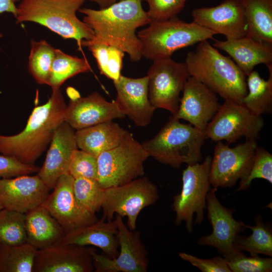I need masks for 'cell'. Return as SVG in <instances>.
Here are the masks:
<instances>
[{
  "mask_svg": "<svg viewBox=\"0 0 272 272\" xmlns=\"http://www.w3.org/2000/svg\"><path fill=\"white\" fill-rule=\"evenodd\" d=\"M61 243L80 246H94L106 256L114 258L118 254L117 226L115 220H100L66 234Z\"/></svg>",
  "mask_w": 272,
  "mask_h": 272,
  "instance_id": "24",
  "label": "cell"
},
{
  "mask_svg": "<svg viewBox=\"0 0 272 272\" xmlns=\"http://www.w3.org/2000/svg\"><path fill=\"white\" fill-rule=\"evenodd\" d=\"M159 198L157 186L143 176L125 184L105 188L102 219L112 221L115 214L126 217L127 226L132 231L135 230L140 212Z\"/></svg>",
  "mask_w": 272,
  "mask_h": 272,
  "instance_id": "8",
  "label": "cell"
},
{
  "mask_svg": "<svg viewBox=\"0 0 272 272\" xmlns=\"http://www.w3.org/2000/svg\"><path fill=\"white\" fill-rule=\"evenodd\" d=\"M191 16L193 22L217 34H222L226 39L247 35L248 24L239 0H224L214 7L194 9Z\"/></svg>",
  "mask_w": 272,
  "mask_h": 272,
  "instance_id": "16",
  "label": "cell"
},
{
  "mask_svg": "<svg viewBox=\"0 0 272 272\" xmlns=\"http://www.w3.org/2000/svg\"><path fill=\"white\" fill-rule=\"evenodd\" d=\"M74 178L69 174L62 175L51 193L41 204L58 222L65 234L98 220L83 209L77 202L73 191Z\"/></svg>",
  "mask_w": 272,
  "mask_h": 272,
  "instance_id": "15",
  "label": "cell"
},
{
  "mask_svg": "<svg viewBox=\"0 0 272 272\" xmlns=\"http://www.w3.org/2000/svg\"><path fill=\"white\" fill-rule=\"evenodd\" d=\"M185 63L193 77L225 100L242 104L247 93L246 76L235 62L208 40L187 53Z\"/></svg>",
  "mask_w": 272,
  "mask_h": 272,
  "instance_id": "3",
  "label": "cell"
},
{
  "mask_svg": "<svg viewBox=\"0 0 272 272\" xmlns=\"http://www.w3.org/2000/svg\"><path fill=\"white\" fill-rule=\"evenodd\" d=\"M55 49L44 40L31 42L28 70L39 84L48 85Z\"/></svg>",
  "mask_w": 272,
  "mask_h": 272,
  "instance_id": "33",
  "label": "cell"
},
{
  "mask_svg": "<svg viewBox=\"0 0 272 272\" xmlns=\"http://www.w3.org/2000/svg\"><path fill=\"white\" fill-rule=\"evenodd\" d=\"M39 169L34 164H24L11 157L0 155V178L29 175L38 172Z\"/></svg>",
  "mask_w": 272,
  "mask_h": 272,
  "instance_id": "40",
  "label": "cell"
},
{
  "mask_svg": "<svg viewBox=\"0 0 272 272\" xmlns=\"http://www.w3.org/2000/svg\"><path fill=\"white\" fill-rule=\"evenodd\" d=\"M66 106L60 89L52 90L48 101L33 109L22 131L10 135L0 134V153L24 164H34L64 122Z\"/></svg>",
  "mask_w": 272,
  "mask_h": 272,
  "instance_id": "2",
  "label": "cell"
},
{
  "mask_svg": "<svg viewBox=\"0 0 272 272\" xmlns=\"http://www.w3.org/2000/svg\"><path fill=\"white\" fill-rule=\"evenodd\" d=\"M246 18L247 36L272 43V0H239Z\"/></svg>",
  "mask_w": 272,
  "mask_h": 272,
  "instance_id": "27",
  "label": "cell"
},
{
  "mask_svg": "<svg viewBox=\"0 0 272 272\" xmlns=\"http://www.w3.org/2000/svg\"><path fill=\"white\" fill-rule=\"evenodd\" d=\"M37 250L28 243L19 245L0 243V272H32Z\"/></svg>",
  "mask_w": 272,
  "mask_h": 272,
  "instance_id": "32",
  "label": "cell"
},
{
  "mask_svg": "<svg viewBox=\"0 0 272 272\" xmlns=\"http://www.w3.org/2000/svg\"><path fill=\"white\" fill-rule=\"evenodd\" d=\"M213 46L227 53L246 76L257 64H272V43L246 36L215 40Z\"/></svg>",
  "mask_w": 272,
  "mask_h": 272,
  "instance_id": "23",
  "label": "cell"
},
{
  "mask_svg": "<svg viewBox=\"0 0 272 272\" xmlns=\"http://www.w3.org/2000/svg\"><path fill=\"white\" fill-rule=\"evenodd\" d=\"M255 225L251 226L245 225L246 228L252 231L248 237L236 236L234 242L235 247L240 251H246L251 256L262 254L272 256V231L271 226L265 224L260 215L255 218Z\"/></svg>",
  "mask_w": 272,
  "mask_h": 272,
  "instance_id": "30",
  "label": "cell"
},
{
  "mask_svg": "<svg viewBox=\"0 0 272 272\" xmlns=\"http://www.w3.org/2000/svg\"><path fill=\"white\" fill-rule=\"evenodd\" d=\"M117 238L120 252L114 258L99 254L94 250L93 259L96 272H146L149 265L147 250L138 231H132L116 215Z\"/></svg>",
  "mask_w": 272,
  "mask_h": 272,
  "instance_id": "13",
  "label": "cell"
},
{
  "mask_svg": "<svg viewBox=\"0 0 272 272\" xmlns=\"http://www.w3.org/2000/svg\"><path fill=\"white\" fill-rule=\"evenodd\" d=\"M149 5L147 15L151 22L161 21L175 17L185 7L186 0H141Z\"/></svg>",
  "mask_w": 272,
  "mask_h": 272,
  "instance_id": "39",
  "label": "cell"
},
{
  "mask_svg": "<svg viewBox=\"0 0 272 272\" xmlns=\"http://www.w3.org/2000/svg\"><path fill=\"white\" fill-rule=\"evenodd\" d=\"M82 46L87 47L95 57L100 73L113 81L121 76L124 52L93 39L83 40Z\"/></svg>",
  "mask_w": 272,
  "mask_h": 272,
  "instance_id": "29",
  "label": "cell"
},
{
  "mask_svg": "<svg viewBox=\"0 0 272 272\" xmlns=\"http://www.w3.org/2000/svg\"><path fill=\"white\" fill-rule=\"evenodd\" d=\"M263 125L261 116L253 114L242 104L225 100L204 133L206 139L225 140L231 144L243 137L256 140Z\"/></svg>",
  "mask_w": 272,
  "mask_h": 272,
  "instance_id": "11",
  "label": "cell"
},
{
  "mask_svg": "<svg viewBox=\"0 0 272 272\" xmlns=\"http://www.w3.org/2000/svg\"><path fill=\"white\" fill-rule=\"evenodd\" d=\"M86 1V0H85ZM96 3L100 9H104L109 7L112 4L121 0H88Z\"/></svg>",
  "mask_w": 272,
  "mask_h": 272,
  "instance_id": "43",
  "label": "cell"
},
{
  "mask_svg": "<svg viewBox=\"0 0 272 272\" xmlns=\"http://www.w3.org/2000/svg\"><path fill=\"white\" fill-rule=\"evenodd\" d=\"M212 157L208 156L201 163L187 165L183 171L181 192L174 196L173 210L176 213L175 223L184 221L190 233L192 230L193 216L196 214L195 223L200 224L207 208L206 196L210 190L209 173Z\"/></svg>",
  "mask_w": 272,
  "mask_h": 272,
  "instance_id": "9",
  "label": "cell"
},
{
  "mask_svg": "<svg viewBox=\"0 0 272 272\" xmlns=\"http://www.w3.org/2000/svg\"><path fill=\"white\" fill-rule=\"evenodd\" d=\"M91 71V66L86 58L72 56L60 49H55L48 85L51 87L52 90L59 89L69 79Z\"/></svg>",
  "mask_w": 272,
  "mask_h": 272,
  "instance_id": "31",
  "label": "cell"
},
{
  "mask_svg": "<svg viewBox=\"0 0 272 272\" xmlns=\"http://www.w3.org/2000/svg\"><path fill=\"white\" fill-rule=\"evenodd\" d=\"M255 140H247L234 147H229L222 141L217 142L210 166L209 181L211 185L230 187L238 180L248 175L257 148Z\"/></svg>",
  "mask_w": 272,
  "mask_h": 272,
  "instance_id": "12",
  "label": "cell"
},
{
  "mask_svg": "<svg viewBox=\"0 0 272 272\" xmlns=\"http://www.w3.org/2000/svg\"><path fill=\"white\" fill-rule=\"evenodd\" d=\"M27 243L37 250L61 243L65 236L63 228L42 205L25 214Z\"/></svg>",
  "mask_w": 272,
  "mask_h": 272,
  "instance_id": "25",
  "label": "cell"
},
{
  "mask_svg": "<svg viewBox=\"0 0 272 272\" xmlns=\"http://www.w3.org/2000/svg\"><path fill=\"white\" fill-rule=\"evenodd\" d=\"M182 92L178 111L173 116L204 132L221 106L217 94L191 76L187 79Z\"/></svg>",
  "mask_w": 272,
  "mask_h": 272,
  "instance_id": "18",
  "label": "cell"
},
{
  "mask_svg": "<svg viewBox=\"0 0 272 272\" xmlns=\"http://www.w3.org/2000/svg\"><path fill=\"white\" fill-rule=\"evenodd\" d=\"M85 0H22L17 6L16 17L18 23L39 24L64 39L76 41L79 50L82 42L94 37V33L77 12Z\"/></svg>",
  "mask_w": 272,
  "mask_h": 272,
  "instance_id": "4",
  "label": "cell"
},
{
  "mask_svg": "<svg viewBox=\"0 0 272 272\" xmlns=\"http://www.w3.org/2000/svg\"><path fill=\"white\" fill-rule=\"evenodd\" d=\"M3 208L2 207V206L0 205V210L3 209Z\"/></svg>",
  "mask_w": 272,
  "mask_h": 272,
  "instance_id": "44",
  "label": "cell"
},
{
  "mask_svg": "<svg viewBox=\"0 0 272 272\" xmlns=\"http://www.w3.org/2000/svg\"><path fill=\"white\" fill-rule=\"evenodd\" d=\"M123 117L114 101H108L94 92L72 99L66 106L64 121L77 130Z\"/></svg>",
  "mask_w": 272,
  "mask_h": 272,
  "instance_id": "21",
  "label": "cell"
},
{
  "mask_svg": "<svg viewBox=\"0 0 272 272\" xmlns=\"http://www.w3.org/2000/svg\"><path fill=\"white\" fill-rule=\"evenodd\" d=\"M186 1H187V0H186Z\"/></svg>",
  "mask_w": 272,
  "mask_h": 272,
  "instance_id": "45",
  "label": "cell"
},
{
  "mask_svg": "<svg viewBox=\"0 0 272 272\" xmlns=\"http://www.w3.org/2000/svg\"><path fill=\"white\" fill-rule=\"evenodd\" d=\"M206 139L203 131L172 116L154 137L141 144L149 157L178 168L184 163L192 165L202 160Z\"/></svg>",
  "mask_w": 272,
  "mask_h": 272,
  "instance_id": "5",
  "label": "cell"
},
{
  "mask_svg": "<svg viewBox=\"0 0 272 272\" xmlns=\"http://www.w3.org/2000/svg\"><path fill=\"white\" fill-rule=\"evenodd\" d=\"M142 2L121 0L104 9L84 8L79 12L84 14L83 21L93 31L92 39L116 47L135 62L142 57L137 29L151 22Z\"/></svg>",
  "mask_w": 272,
  "mask_h": 272,
  "instance_id": "1",
  "label": "cell"
},
{
  "mask_svg": "<svg viewBox=\"0 0 272 272\" xmlns=\"http://www.w3.org/2000/svg\"><path fill=\"white\" fill-rule=\"evenodd\" d=\"M149 155L142 144L127 131L117 147L97 157V181L105 189L121 185L144 176V163Z\"/></svg>",
  "mask_w": 272,
  "mask_h": 272,
  "instance_id": "7",
  "label": "cell"
},
{
  "mask_svg": "<svg viewBox=\"0 0 272 272\" xmlns=\"http://www.w3.org/2000/svg\"><path fill=\"white\" fill-rule=\"evenodd\" d=\"M232 272H271L272 258L258 255L248 257L244 253L225 259Z\"/></svg>",
  "mask_w": 272,
  "mask_h": 272,
  "instance_id": "38",
  "label": "cell"
},
{
  "mask_svg": "<svg viewBox=\"0 0 272 272\" xmlns=\"http://www.w3.org/2000/svg\"><path fill=\"white\" fill-rule=\"evenodd\" d=\"M216 190L211 187L206 196L208 218L213 232L200 237L197 244L215 247L227 259L242 253L235 247L234 242L239 233L247 228L242 221H237L233 217L234 209H228L219 202L215 194Z\"/></svg>",
  "mask_w": 272,
  "mask_h": 272,
  "instance_id": "14",
  "label": "cell"
},
{
  "mask_svg": "<svg viewBox=\"0 0 272 272\" xmlns=\"http://www.w3.org/2000/svg\"><path fill=\"white\" fill-rule=\"evenodd\" d=\"M148 73L149 99L156 109H163L173 116L177 113L180 94L190 76L185 62L171 57L153 61Z\"/></svg>",
  "mask_w": 272,
  "mask_h": 272,
  "instance_id": "10",
  "label": "cell"
},
{
  "mask_svg": "<svg viewBox=\"0 0 272 272\" xmlns=\"http://www.w3.org/2000/svg\"><path fill=\"white\" fill-rule=\"evenodd\" d=\"M139 31L138 37L142 56L154 61L171 57L176 51L209 39L216 32L192 22L188 23L177 16L169 19L151 22Z\"/></svg>",
  "mask_w": 272,
  "mask_h": 272,
  "instance_id": "6",
  "label": "cell"
},
{
  "mask_svg": "<svg viewBox=\"0 0 272 272\" xmlns=\"http://www.w3.org/2000/svg\"><path fill=\"white\" fill-rule=\"evenodd\" d=\"M256 178L263 179L272 183V155L264 148L258 147L249 173L244 179L240 181L237 190L247 189Z\"/></svg>",
  "mask_w": 272,
  "mask_h": 272,
  "instance_id": "36",
  "label": "cell"
},
{
  "mask_svg": "<svg viewBox=\"0 0 272 272\" xmlns=\"http://www.w3.org/2000/svg\"><path fill=\"white\" fill-rule=\"evenodd\" d=\"M269 71L267 80L261 78L256 71L247 77V93L242 104L253 114L261 116L272 110V64L267 66Z\"/></svg>",
  "mask_w": 272,
  "mask_h": 272,
  "instance_id": "28",
  "label": "cell"
},
{
  "mask_svg": "<svg viewBox=\"0 0 272 272\" xmlns=\"http://www.w3.org/2000/svg\"><path fill=\"white\" fill-rule=\"evenodd\" d=\"M75 133L74 129L64 121L53 135L44 162L37 172L50 190L62 175L68 173L72 155L78 149Z\"/></svg>",
  "mask_w": 272,
  "mask_h": 272,
  "instance_id": "22",
  "label": "cell"
},
{
  "mask_svg": "<svg viewBox=\"0 0 272 272\" xmlns=\"http://www.w3.org/2000/svg\"><path fill=\"white\" fill-rule=\"evenodd\" d=\"M113 84L116 91L114 101L119 111L138 126L148 125L156 109L149 99L147 76L131 78L121 75Z\"/></svg>",
  "mask_w": 272,
  "mask_h": 272,
  "instance_id": "19",
  "label": "cell"
},
{
  "mask_svg": "<svg viewBox=\"0 0 272 272\" xmlns=\"http://www.w3.org/2000/svg\"><path fill=\"white\" fill-rule=\"evenodd\" d=\"M95 249L60 243L37 250L32 272H92Z\"/></svg>",
  "mask_w": 272,
  "mask_h": 272,
  "instance_id": "17",
  "label": "cell"
},
{
  "mask_svg": "<svg viewBox=\"0 0 272 272\" xmlns=\"http://www.w3.org/2000/svg\"><path fill=\"white\" fill-rule=\"evenodd\" d=\"M73 191L80 206L92 214L101 209L104 189L95 180L79 177L74 178Z\"/></svg>",
  "mask_w": 272,
  "mask_h": 272,
  "instance_id": "35",
  "label": "cell"
},
{
  "mask_svg": "<svg viewBox=\"0 0 272 272\" xmlns=\"http://www.w3.org/2000/svg\"><path fill=\"white\" fill-rule=\"evenodd\" d=\"M97 157L76 149L72 155L68 173L74 178L82 177L97 181Z\"/></svg>",
  "mask_w": 272,
  "mask_h": 272,
  "instance_id": "37",
  "label": "cell"
},
{
  "mask_svg": "<svg viewBox=\"0 0 272 272\" xmlns=\"http://www.w3.org/2000/svg\"><path fill=\"white\" fill-rule=\"evenodd\" d=\"M127 131L110 120L77 130L75 134L78 148L97 157L101 153L118 146Z\"/></svg>",
  "mask_w": 272,
  "mask_h": 272,
  "instance_id": "26",
  "label": "cell"
},
{
  "mask_svg": "<svg viewBox=\"0 0 272 272\" xmlns=\"http://www.w3.org/2000/svg\"><path fill=\"white\" fill-rule=\"evenodd\" d=\"M0 243L8 245L27 243L25 214L6 208L0 210Z\"/></svg>",
  "mask_w": 272,
  "mask_h": 272,
  "instance_id": "34",
  "label": "cell"
},
{
  "mask_svg": "<svg viewBox=\"0 0 272 272\" xmlns=\"http://www.w3.org/2000/svg\"><path fill=\"white\" fill-rule=\"evenodd\" d=\"M49 190L37 175L0 178V205L26 214L41 205Z\"/></svg>",
  "mask_w": 272,
  "mask_h": 272,
  "instance_id": "20",
  "label": "cell"
},
{
  "mask_svg": "<svg viewBox=\"0 0 272 272\" xmlns=\"http://www.w3.org/2000/svg\"><path fill=\"white\" fill-rule=\"evenodd\" d=\"M20 0H0V14L4 12L11 13L16 18L17 14L16 3ZM2 35L0 34V37Z\"/></svg>",
  "mask_w": 272,
  "mask_h": 272,
  "instance_id": "42",
  "label": "cell"
},
{
  "mask_svg": "<svg viewBox=\"0 0 272 272\" xmlns=\"http://www.w3.org/2000/svg\"><path fill=\"white\" fill-rule=\"evenodd\" d=\"M179 256L202 272H232L225 259L220 256L204 259L184 252L179 253Z\"/></svg>",
  "mask_w": 272,
  "mask_h": 272,
  "instance_id": "41",
  "label": "cell"
}]
</instances>
